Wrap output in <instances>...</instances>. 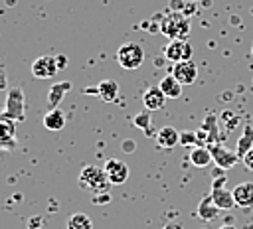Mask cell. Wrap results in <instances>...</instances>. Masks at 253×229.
<instances>
[{"label": "cell", "instance_id": "6da1fadb", "mask_svg": "<svg viewBox=\"0 0 253 229\" xmlns=\"http://www.w3.org/2000/svg\"><path fill=\"white\" fill-rule=\"evenodd\" d=\"M160 32L164 36H168L170 39H186L188 34H190V20H188L186 14L170 10V12L162 14Z\"/></svg>", "mask_w": 253, "mask_h": 229}, {"label": "cell", "instance_id": "7a4b0ae2", "mask_svg": "<svg viewBox=\"0 0 253 229\" xmlns=\"http://www.w3.org/2000/svg\"><path fill=\"white\" fill-rule=\"evenodd\" d=\"M117 61L126 71L138 69L142 65V61H144V49L136 41H126V43L119 45V49H117Z\"/></svg>", "mask_w": 253, "mask_h": 229}, {"label": "cell", "instance_id": "3957f363", "mask_svg": "<svg viewBox=\"0 0 253 229\" xmlns=\"http://www.w3.org/2000/svg\"><path fill=\"white\" fill-rule=\"evenodd\" d=\"M79 186L81 188H87V190H93V191H107V188L111 186L109 180H107V174L103 168L99 166H85L79 174Z\"/></svg>", "mask_w": 253, "mask_h": 229}, {"label": "cell", "instance_id": "277c9868", "mask_svg": "<svg viewBox=\"0 0 253 229\" xmlns=\"http://www.w3.org/2000/svg\"><path fill=\"white\" fill-rule=\"evenodd\" d=\"M2 114L10 120H24L26 118V97H24V91L20 87H14L8 91L6 107H4Z\"/></svg>", "mask_w": 253, "mask_h": 229}, {"label": "cell", "instance_id": "5b68a950", "mask_svg": "<svg viewBox=\"0 0 253 229\" xmlns=\"http://www.w3.org/2000/svg\"><path fill=\"white\" fill-rule=\"evenodd\" d=\"M210 152H211V158H213V164L221 170H229L233 168L237 162H239V154L235 150H229L225 148L221 142H215V144H210L208 146Z\"/></svg>", "mask_w": 253, "mask_h": 229}, {"label": "cell", "instance_id": "8992f818", "mask_svg": "<svg viewBox=\"0 0 253 229\" xmlns=\"http://www.w3.org/2000/svg\"><path fill=\"white\" fill-rule=\"evenodd\" d=\"M103 170H105L107 180H109L111 186H121V184H125V182L128 180V174H130L126 162H123V160H119V158H109V160L105 162Z\"/></svg>", "mask_w": 253, "mask_h": 229}, {"label": "cell", "instance_id": "52a82bcc", "mask_svg": "<svg viewBox=\"0 0 253 229\" xmlns=\"http://www.w3.org/2000/svg\"><path fill=\"white\" fill-rule=\"evenodd\" d=\"M162 51H164V57L172 63L192 59V45L188 43V39H170Z\"/></svg>", "mask_w": 253, "mask_h": 229}, {"label": "cell", "instance_id": "ba28073f", "mask_svg": "<svg viewBox=\"0 0 253 229\" xmlns=\"http://www.w3.org/2000/svg\"><path fill=\"white\" fill-rule=\"evenodd\" d=\"M59 71L55 55H42L32 63V75L38 79H51Z\"/></svg>", "mask_w": 253, "mask_h": 229}, {"label": "cell", "instance_id": "9c48e42d", "mask_svg": "<svg viewBox=\"0 0 253 229\" xmlns=\"http://www.w3.org/2000/svg\"><path fill=\"white\" fill-rule=\"evenodd\" d=\"M172 75L178 79V83H182V85H192V83L198 79V65H196L192 59L178 61V63H174V67H172Z\"/></svg>", "mask_w": 253, "mask_h": 229}, {"label": "cell", "instance_id": "30bf717a", "mask_svg": "<svg viewBox=\"0 0 253 229\" xmlns=\"http://www.w3.org/2000/svg\"><path fill=\"white\" fill-rule=\"evenodd\" d=\"M233 199H235V205L241 207V209H249L253 207V182H241L237 184L233 190Z\"/></svg>", "mask_w": 253, "mask_h": 229}, {"label": "cell", "instance_id": "8fae6325", "mask_svg": "<svg viewBox=\"0 0 253 229\" xmlns=\"http://www.w3.org/2000/svg\"><path fill=\"white\" fill-rule=\"evenodd\" d=\"M166 99H168V97L160 91L158 85H152V87H148V89L142 93V105H144V109H148V111H158V109H162L164 103H166Z\"/></svg>", "mask_w": 253, "mask_h": 229}, {"label": "cell", "instance_id": "7c38bea8", "mask_svg": "<svg viewBox=\"0 0 253 229\" xmlns=\"http://www.w3.org/2000/svg\"><path fill=\"white\" fill-rule=\"evenodd\" d=\"M95 95H97L103 103H115L117 97H119V83L113 81V79H103L101 83H97Z\"/></svg>", "mask_w": 253, "mask_h": 229}, {"label": "cell", "instance_id": "4fadbf2b", "mask_svg": "<svg viewBox=\"0 0 253 229\" xmlns=\"http://www.w3.org/2000/svg\"><path fill=\"white\" fill-rule=\"evenodd\" d=\"M219 211H221V209L213 203L211 195L208 193V195H204V197L200 199L198 209H196V215H198L200 219H204V221H213V219L219 215Z\"/></svg>", "mask_w": 253, "mask_h": 229}, {"label": "cell", "instance_id": "5bb4252c", "mask_svg": "<svg viewBox=\"0 0 253 229\" xmlns=\"http://www.w3.org/2000/svg\"><path fill=\"white\" fill-rule=\"evenodd\" d=\"M156 142H158V146H162V148H174V146H178L180 144V132H178V128H174V126H162L158 132H156Z\"/></svg>", "mask_w": 253, "mask_h": 229}, {"label": "cell", "instance_id": "9a60e30c", "mask_svg": "<svg viewBox=\"0 0 253 229\" xmlns=\"http://www.w3.org/2000/svg\"><path fill=\"white\" fill-rule=\"evenodd\" d=\"M211 199H213V203L221 209V211H229V209H233L235 207V199H233V193H231V190H227V188H215V190H211Z\"/></svg>", "mask_w": 253, "mask_h": 229}, {"label": "cell", "instance_id": "2e32d148", "mask_svg": "<svg viewBox=\"0 0 253 229\" xmlns=\"http://www.w3.org/2000/svg\"><path fill=\"white\" fill-rule=\"evenodd\" d=\"M71 89V83L69 81H59V83H53L47 91V107L49 109H59V103L63 99V95Z\"/></svg>", "mask_w": 253, "mask_h": 229}, {"label": "cell", "instance_id": "e0dca14e", "mask_svg": "<svg viewBox=\"0 0 253 229\" xmlns=\"http://www.w3.org/2000/svg\"><path fill=\"white\" fill-rule=\"evenodd\" d=\"M158 87H160V91L168 97V99H178L180 95H182V83H178V79L170 73V75H166V77H162L160 81H158Z\"/></svg>", "mask_w": 253, "mask_h": 229}, {"label": "cell", "instance_id": "ac0fdd59", "mask_svg": "<svg viewBox=\"0 0 253 229\" xmlns=\"http://www.w3.org/2000/svg\"><path fill=\"white\" fill-rule=\"evenodd\" d=\"M190 164L196 168H208L210 164H213L210 148L208 146H194L190 152Z\"/></svg>", "mask_w": 253, "mask_h": 229}, {"label": "cell", "instance_id": "d6986e66", "mask_svg": "<svg viewBox=\"0 0 253 229\" xmlns=\"http://www.w3.org/2000/svg\"><path fill=\"white\" fill-rule=\"evenodd\" d=\"M43 126H45L47 130H53V132L61 130V128L65 126V114H63L59 109H49V111L43 114Z\"/></svg>", "mask_w": 253, "mask_h": 229}, {"label": "cell", "instance_id": "ffe728a7", "mask_svg": "<svg viewBox=\"0 0 253 229\" xmlns=\"http://www.w3.org/2000/svg\"><path fill=\"white\" fill-rule=\"evenodd\" d=\"M251 148H253V126L251 124H245L243 130H241V136L237 138L235 152L239 154V158H243Z\"/></svg>", "mask_w": 253, "mask_h": 229}, {"label": "cell", "instance_id": "44dd1931", "mask_svg": "<svg viewBox=\"0 0 253 229\" xmlns=\"http://www.w3.org/2000/svg\"><path fill=\"white\" fill-rule=\"evenodd\" d=\"M132 122H134V126H138L144 134H152V116H150V111H148V109L136 113L134 118H132Z\"/></svg>", "mask_w": 253, "mask_h": 229}, {"label": "cell", "instance_id": "7402d4cb", "mask_svg": "<svg viewBox=\"0 0 253 229\" xmlns=\"http://www.w3.org/2000/svg\"><path fill=\"white\" fill-rule=\"evenodd\" d=\"M67 229H93V221L87 213H73L67 219Z\"/></svg>", "mask_w": 253, "mask_h": 229}, {"label": "cell", "instance_id": "603a6c76", "mask_svg": "<svg viewBox=\"0 0 253 229\" xmlns=\"http://www.w3.org/2000/svg\"><path fill=\"white\" fill-rule=\"evenodd\" d=\"M180 144L182 146H198V136H196V132H192V130H184V132H180Z\"/></svg>", "mask_w": 253, "mask_h": 229}, {"label": "cell", "instance_id": "cb8c5ba5", "mask_svg": "<svg viewBox=\"0 0 253 229\" xmlns=\"http://www.w3.org/2000/svg\"><path fill=\"white\" fill-rule=\"evenodd\" d=\"M213 182H211V190H215V188H225V182H227V176H225V170H221V168H217L215 166V174H213Z\"/></svg>", "mask_w": 253, "mask_h": 229}, {"label": "cell", "instance_id": "d4e9b609", "mask_svg": "<svg viewBox=\"0 0 253 229\" xmlns=\"http://www.w3.org/2000/svg\"><path fill=\"white\" fill-rule=\"evenodd\" d=\"M221 118H227V130H231L233 126H237V124H239V116H235V114H233V113H229V111L221 113Z\"/></svg>", "mask_w": 253, "mask_h": 229}, {"label": "cell", "instance_id": "484cf974", "mask_svg": "<svg viewBox=\"0 0 253 229\" xmlns=\"http://www.w3.org/2000/svg\"><path fill=\"white\" fill-rule=\"evenodd\" d=\"M241 162H243V166H245L249 172H253V148H251V150L241 158Z\"/></svg>", "mask_w": 253, "mask_h": 229}, {"label": "cell", "instance_id": "4316f807", "mask_svg": "<svg viewBox=\"0 0 253 229\" xmlns=\"http://www.w3.org/2000/svg\"><path fill=\"white\" fill-rule=\"evenodd\" d=\"M121 148H123V152L130 154V152H134V150H136V142L126 138V140H123V146H121Z\"/></svg>", "mask_w": 253, "mask_h": 229}, {"label": "cell", "instance_id": "83f0119b", "mask_svg": "<svg viewBox=\"0 0 253 229\" xmlns=\"http://www.w3.org/2000/svg\"><path fill=\"white\" fill-rule=\"evenodd\" d=\"M42 221H43V219H42L40 215H36V217H30V221H28L30 225H28V227H30V229H42Z\"/></svg>", "mask_w": 253, "mask_h": 229}, {"label": "cell", "instance_id": "f1b7e54d", "mask_svg": "<svg viewBox=\"0 0 253 229\" xmlns=\"http://www.w3.org/2000/svg\"><path fill=\"white\" fill-rule=\"evenodd\" d=\"M6 85H8V81H6V71H4L2 65H0V91H4Z\"/></svg>", "mask_w": 253, "mask_h": 229}, {"label": "cell", "instance_id": "f546056e", "mask_svg": "<svg viewBox=\"0 0 253 229\" xmlns=\"http://www.w3.org/2000/svg\"><path fill=\"white\" fill-rule=\"evenodd\" d=\"M55 61H57V67H59V71L67 65V57L65 55H55Z\"/></svg>", "mask_w": 253, "mask_h": 229}, {"label": "cell", "instance_id": "4dcf8cb0", "mask_svg": "<svg viewBox=\"0 0 253 229\" xmlns=\"http://www.w3.org/2000/svg\"><path fill=\"white\" fill-rule=\"evenodd\" d=\"M109 199H111L109 193H105V195H95V197H93V203H107Z\"/></svg>", "mask_w": 253, "mask_h": 229}, {"label": "cell", "instance_id": "1f68e13d", "mask_svg": "<svg viewBox=\"0 0 253 229\" xmlns=\"http://www.w3.org/2000/svg\"><path fill=\"white\" fill-rule=\"evenodd\" d=\"M162 229H184V225H182V223H176V221H170V223H166Z\"/></svg>", "mask_w": 253, "mask_h": 229}, {"label": "cell", "instance_id": "d6a6232c", "mask_svg": "<svg viewBox=\"0 0 253 229\" xmlns=\"http://www.w3.org/2000/svg\"><path fill=\"white\" fill-rule=\"evenodd\" d=\"M219 229H237V227H235V225H231V223H227V225H221Z\"/></svg>", "mask_w": 253, "mask_h": 229}, {"label": "cell", "instance_id": "836d02e7", "mask_svg": "<svg viewBox=\"0 0 253 229\" xmlns=\"http://www.w3.org/2000/svg\"><path fill=\"white\" fill-rule=\"evenodd\" d=\"M251 55H253V45H251Z\"/></svg>", "mask_w": 253, "mask_h": 229}]
</instances>
